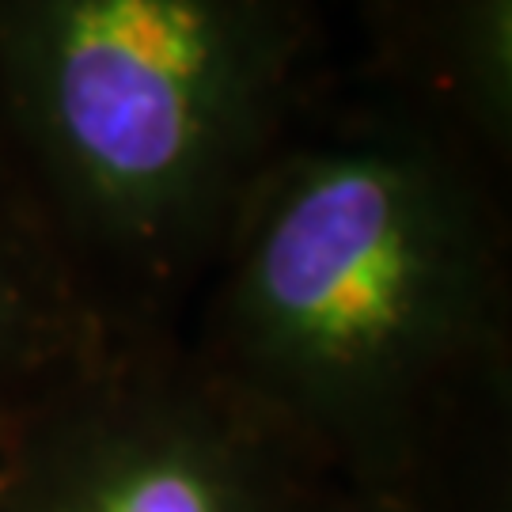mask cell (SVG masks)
<instances>
[{"label": "cell", "instance_id": "cell-1", "mask_svg": "<svg viewBox=\"0 0 512 512\" xmlns=\"http://www.w3.org/2000/svg\"><path fill=\"white\" fill-rule=\"evenodd\" d=\"M509 179L342 69L179 334L349 497L512 512Z\"/></svg>", "mask_w": 512, "mask_h": 512}, {"label": "cell", "instance_id": "cell-2", "mask_svg": "<svg viewBox=\"0 0 512 512\" xmlns=\"http://www.w3.org/2000/svg\"><path fill=\"white\" fill-rule=\"evenodd\" d=\"M330 0H0V171L110 338L179 330L342 65Z\"/></svg>", "mask_w": 512, "mask_h": 512}, {"label": "cell", "instance_id": "cell-3", "mask_svg": "<svg viewBox=\"0 0 512 512\" xmlns=\"http://www.w3.org/2000/svg\"><path fill=\"white\" fill-rule=\"evenodd\" d=\"M346 501L179 330L107 338L0 440V512H338Z\"/></svg>", "mask_w": 512, "mask_h": 512}, {"label": "cell", "instance_id": "cell-4", "mask_svg": "<svg viewBox=\"0 0 512 512\" xmlns=\"http://www.w3.org/2000/svg\"><path fill=\"white\" fill-rule=\"evenodd\" d=\"M346 4L353 80L512 175V0H330Z\"/></svg>", "mask_w": 512, "mask_h": 512}, {"label": "cell", "instance_id": "cell-5", "mask_svg": "<svg viewBox=\"0 0 512 512\" xmlns=\"http://www.w3.org/2000/svg\"><path fill=\"white\" fill-rule=\"evenodd\" d=\"M110 334L0 171V440Z\"/></svg>", "mask_w": 512, "mask_h": 512}, {"label": "cell", "instance_id": "cell-6", "mask_svg": "<svg viewBox=\"0 0 512 512\" xmlns=\"http://www.w3.org/2000/svg\"><path fill=\"white\" fill-rule=\"evenodd\" d=\"M338 512H437V509H418V505H399V501H361V497H349Z\"/></svg>", "mask_w": 512, "mask_h": 512}]
</instances>
